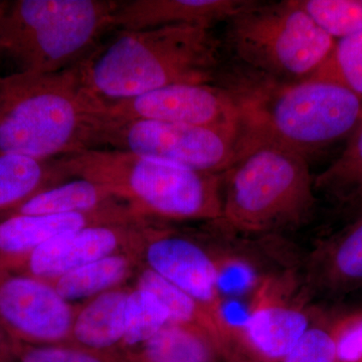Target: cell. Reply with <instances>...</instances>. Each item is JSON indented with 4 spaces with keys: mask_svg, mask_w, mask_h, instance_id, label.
I'll return each instance as SVG.
<instances>
[{
    "mask_svg": "<svg viewBox=\"0 0 362 362\" xmlns=\"http://www.w3.org/2000/svg\"><path fill=\"white\" fill-rule=\"evenodd\" d=\"M225 359L230 362H259L247 361V359H245L244 357H243V356H240V354L239 351H238V350H235V351L232 352V354H230V356H226Z\"/></svg>",
    "mask_w": 362,
    "mask_h": 362,
    "instance_id": "f546056e",
    "label": "cell"
},
{
    "mask_svg": "<svg viewBox=\"0 0 362 362\" xmlns=\"http://www.w3.org/2000/svg\"><path fill=\"white\" fill-rule=\"evenodd\" d=\"M105 103L81 63L52 74L0 76V154L56 159L101 146Z\"/></svg>",
    "mask_w": 362,
    "mask_h": 362,
    "instance_id": "7a4b0ae2",
    "label": "cell"
},
{
    "mask_svg": "<svg viewBox=\"0 0 362 362\" xmlns=\"http://www.w3.org/2000/svg\"><path fill=\"white\" fill-rule=\"evenodd\" d=\"M0 362H16L13 340L0 327Z\"/></svg>",
    "mask_w": 362,
    "mask_h": 362,
    "instance_id": "f1b7e54d",
    "label": "cell"
},
{
    "mask_svg": "<svg viewBox=\"0 0 362 362\" xmlns=\"http://www.w3.org/2000/svg\"><path fill=\"white\" fill-rule=\"evenodd\" d=\"M221 350L189 326L168 324L144 344L139 362H214Z\"/></svg>",
    "mask_w": 362,
    "mask_h": 362,
    "instance_id": "ffe728a7",
    "label": "cell"
},
{
    "mask_svg": "<svg viewBox=\"0 0 362 362\" xmlns=\"http://www.w3.org/2000/svg\"><path fill=\"white\" fill-rule=\"evenodd\" d=\"M66 176L100 183L134 202L138 213L175 220L221 221L223 173H197L118 149L58 158Z\"/></svg>",
    "mask_w": 362,
    "mask_h": 362,
    "instance_id": "8992f818",
    "label": "cell"
},
{
    "mask_svg": "<svg viewBox=\"0 0 362 362\" xmlns=\"http://www.w3.org/2000/svg\"><path fill=\"white\" fill-rule=\"evenodd\" d=\"M128 293L107 291L95 298L73 323V335L80 344L94 351L110 349L122 340Z\"/></svg>",
    "mask_w": 362,
    "mask_h": 362,
    "instance_id": "e0dca14e",
    "label": "cell"
},
{
    "mask_svg": "<svg viewBox=\"0 0 362 362\" xmlns=\"http://www.w3.org/2000/svg\"><path fill=\"white\" fill-rule=\"evenodd\" d=\"M13 351L16 362H123L107 356L103 351L33 345L18 340H13Z\"/></svg>",
    "mask_w": 362,
    "mask_h": 362,
    "instance_id": "484cf974",
    "label": "cell"
},
{
    "mask_svg": "<svg viewBox=\"0 0 362 362\" xmlns=\"http://www.w3.org/2000/svg\"><path fill=\"white\" fill-rule=\"evenodd\" d=\"M145 257L150 270L206 308L235 346L223 322V299L216 288L213 255L204 251L194 240L176 233L157 232L147 244Z\"/></svg>",
    "mask_w": 362,
    "mask_h": 362,
    "instance_id": "8fae6325",
    "label": "cell"
},
{
    "mask_svg": "<svg viewBox=\"0 0 362 362\" xmlns=\"http://www.w3.org/2000/svg\"><path fill=\"white\" fill-rule=\"evenodd\" d=\"M220 47L211 28L206 26L118 30L81 63L83 82L106 103L168 86L218 84Z\"/></svg>",
    "mask_w": 362,
    "mask_h": 362,
    "instance_id": "3957f363",
    "label": "cell"
},
{
    "mask_svg": "<svg viewBox=\"0 0 362 362\" xmlns=\"http://www.w3.org/2000/svg\"><path fill=\"white\" fill-rule=\"evenodd\" d=\"M319 28L335 40L362 30V0H295Z\"/></svg>",
    "mask_w": 362,
    "mask_h": 362,
    "instance_id": "cb8c5ba5",
    "label": "cell"
},
{
    "mask_svg": "<svg viewBox=\"0 0 362 362\" xmlns=\"http://www.w3.org/2000/svg\"><path fill=\"white\" fill-rule=\"evenodd\" d=\"M119 233L107 223L85 226L63 233L16 258L0 259V270L25 269L21 275L40 279L59 278L69 272L112 255Z\"/></svg>",
    "mask_w": 362,
    "mask_h": 362,
    "instance_id": "7c38bea8",
    "label": "cell"
},
{
    "mask_svg": "<svg viewBox=\"0 0 362 362\" xmlns=\"http://www.w3.org/2000/svg\"><path fill=\"white\" fill-rule=\"evenodd\" d=\"M330 327L337 362H362V309L339 317Z\"/></svg>",
    "mask_w": 362,
    "mask_h": 362,
    "instance_id": "83f0119b",
    "label": "cell"
},
{
    "mask_svg": "<svg viewBox=\"0 0 362 362\" xmlns=\"http://www.w3.org/2000/svg\"><path fill=\"white\" fill-rule=\"evenodd\" d=\"M110 190L100 183L86 178L59 183L42 190L9 214L25 216H54V214H87L107 209Z\"/></svg>",
    "mask_w": 362,
    "mask_h": 362,
    "instance_id": "ac0fdd59",
    "label": "cell"
},
{
    "mask_svg": "<svg viewBox=\"0 0 362 362\" xmlns=\"http://www.w3.org/2000/svg\"><path fill=\"white\" fill-rule=\"evenodd\" d=\"M226 42L242 68L283 82H301L322 65L337 40L295 0H251L228 21Z\"/></svg>",
    "mask_w": 362,
    "mask_h": 362,
    "instance_id": "52a82bcc",
    "label": "cell"
},
{
    "mask_svg": "<svg viewBox=\"0 0 362 362\" xmlns=\"http://www.w3.org/2000/svg\"><path fill=\"white\" fill-rule=\"evenodd\" d=\"M282 362H337L329 325H310Z\"/></svg>",
    "mask_w": 362,
    "mask_h": 362,
    "instance_id": "4316f807",
    "label": "cell"
},
{
    "mask_svg": "<svg viewBox=\"0 0 362 362\" xmlns=\"http://www.w3.org/2000/svg\"><path fill=\"white\" fill-rule=\"evenodd\" d=\"M213 259L216 288L223 299L254 294L263 280L254 265L240 255L218 252Z\"/></svg>",
    "mask_w": 362,
    "mask_h": 362,
    "instance_id": "d4e9b609",
    "label": "cell"
},
{
    "mask_svg": "<svg viewBox=\"0 0 362 362\" xmlns=\"http://www.w3.org/2000/svg\"><path fill=\"white\" fill-rule=\"evenodd\" d=\"M58 158L42 159L0 154V221L6 220L21 204L54 181L66 177Z\"/></svg>",
    "mask_w": 362,
    "mask_h": 362,
    "instance_id": "2e32d148",
    "label": "cell"
},
{
    "mask_svg": "<svg viewBox=\"0 0 362 362\" xmlns=\"http://www.w3.org/2000/svg\"><path fill=\"white\" fill-rule=\"evenodd\" d=\"M168 324V309L152 293L137 288L128 294L123 337L125 344H145Z\"/></svg>",
    "mask_w": 362,
    "mask_h": 362,
    "instance_id": "7402d4cb",
    "label": "cell"
},
{
    "mask_svg": "<svg viewBox=\"0 0 362 362\" xmlns=\"http://www.w3.org/2000/svg\"><path fill=\"white\" fill-rule=\"evenodd\" d=\"M122 216V211L109 207L87 214L9 216L0 221V259L25 256L59 235Z\"/></svg>",
    "mask_w": 362,
    "mask_h": 362,
    "instance_id": "5bb4252c",
    "label": "cell"
},
{
    "mask_svg": "<svg viewBox=\"0 0 362 362\" xmlns=\"http://www.w3.org/2000/svg\"><path fill=\"white\" fill-rule=\"evenodd\" d=\"M105 103L110 120H153L239 130L235 105L218 84L168 86L131 99Z\"/></svg>",
    "mask_w": 362,
    "mask_h": 362,
    "instance_id": "9c48e42d",
    "label": "cell"
},
{
    "mask_svg": "<svg viewBox=\"0 0 362 362\" xmlns=\"http://www.w3.org/2000/svg\"><path fill=\"white\" fill-rule=\"evenodd\" d=\"M238 137V129L106 118L101 145L197 173L221 175L232 164Z\"/></svg>",
    "mask_w": 362,
    "mask_h": 362,
    "instance_id": "ba28073f",
    "label": "cell"
},
{
    "mask_svg": "<svg viewBox=\"0 0 362 362\" xmlns=\"http://www.w3.org/2000/svg\"><path fill=\"white\" fill-rule=\"evenodd\" d=\"M307 157L274 144L235 147L223 173L221 228L245 235L298 228L316 206Z\"/></svg>",
    "mask_w": 362,
    "mask_h": 362,
    "instance_id": "277c9868",
    "label": "cell"
},
{
    "mask_svg": "<svg viewBox=\"0 0 362 362\" xmlns=\"http://www.w3.org/2000/svg\"><path fill=\"white\" fill-rule=\"evenodd\" d=\"M115 0H2L0 59L52 74L85 61L116 28Z\"/></svg>",
    "mask_w": 362,
    "mask_h": 362,
    "instance_id": "5b68a950",
    "label": "cell"
},
{
    "mask_svg": "<svg viewBox=\"0 0 362 362\" xmlns=\"http://www.w3.org/2000/svg\"><path fill=\"white\" fill-rule=\"evenodd\" d=\"M311 272L312 280L332 291L362 286V214L313 254Z\"/></svg>",
    "mask_w": 362,
    "mask_h": 362,
    "instance_id": "9a60e30c",
    "label": "cell"
},
{
    "mask_svg": "<svg viewBox=\"0 0 362 362\" xmlns=\"http://www.w3.org/2000/svg\"><path fill=\"white\" fill-rule=\"evenodd\" d=\"M218 84L237 108L235 147L274 144L307 157L349 137L362 119V98L328 81L283 82L240 66Z\"/></svg>",
    "mask_w": 362,
    "mask_h": 362,
    "instance_id": "6da1fadb",
    "label": "cell"
},
{
    "mask_svg": "<svg viewBox=\"0 0 362 362\" xmlns=\"http://www.w3.org/2000/svg\"><path fill=\"white\" fill-rule=\"evenodd\" d=\"M309 80L337 83L362 98V30L337 40L328 58Z\"/></svg>",
    "mask_w": 362,
    "mask_h": 362,
    "instance_id": "603a6c76",
    "label": "cell"
},
{
    "mask_svg": "<svg viewBox=\"0 0 362 362\" xmlns=\"http://www.w3.org/2000/svg\"><path fill=\"white\" fill-rule=\"evenodd\" d=\"M289 287L280 279L265 278L252 294L238 345H243L259 362H282L310 327L307 311L286 296Z\"/></svg>",
    "mask_w": 362,
    "mask_h": 362,
    "instance_id": "30bf717a",
    "label": "cell"
},
{
    "mask_svg": "<svg viewBox=\"0 0 362 362\" xmlns=\"http://www.w3.org/2000/svg\"><path fill=\"white\" fill-rule=\"evenodd\" d=\"M128 267L124 257L110 255L61 276L56 290L66 302L102 294L123 280Z\"/></svg>",
    "mask_w": 362,
    "mask_h": 362,
    "instance_id": "44dd1931",
    "label": "cell"
},
{
    "mask_svg": "<svg viewBox=\"0 0 362 362\" xmlns=\"http://www.w3.org/2000/svg\"><path fill=\"white\" fill-rule=\"evenodd\" d=\"M251 0H131L121 1L116 28L139 30L158 26L189 25L213 28L228 21Z\"/></svg>",
    "mask_w": 362,
    "mask_h": 362,
    "instance_id": "4fadbf2b",
    "label": "cell"
},
{
    "mask_svg": "<svg viewBox=\"0 0 362 362\" xmlns=\"http://www.w3.org/2000/svg\"><path fill=\"white\" fill-rule=\"evenodd\" d=\"M314 188L354 216L362 214V119L337 160L314 178Z\"/></svg>",
    "mask_w": 362,
    "mask_h": 362,
    "instance_id": "d6986e66",
    "label": "cell"
}]
</instances>
